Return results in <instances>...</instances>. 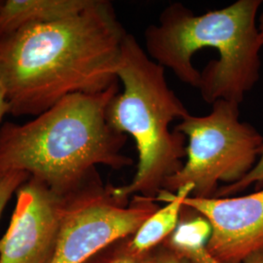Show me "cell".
<instances>
[{"instance_id":"18","label":"cell","mask_w":263,"mask_h":263,"mask_svg":"<svg viewBox=\"0 0 263 263\" xmlns=\"http://www.w3.org/2000/svg\"><path fill=\"white\" fill-rule=\"evenodd\" d=\"M258 30H259V41L263 47V11L259 16V22H258Z\"/></svg>"},{"instance_id":"8","label":"cell","mask_w":263,"mask_h":263,"mask_svg":"<svg viewBox=\"0 0 263 263\" xmlns=\"http://www.w3.org/2000/svg\"><path fill=\"white\" fill-rule=\"evenodd\" d=\"M183 204L206 217L212 234L206 250L221 263H243L263 249V189L245 196L196 198Z\"/></svg>"},{"instance_id":"9","label":"cell","mask_w":263,"mask_h":263,"mask_svg":"<svg viewBox=\"0 0 263 263\" xmlns=\"http://www.w3.org/2000/svg\"><path fill=\"white\" fill-rule=\"evenodd\" d=\"M91 0H7L0 7V36L28 26L66 19L82 11Z\"/></svg>"},{"instance_id":"14","label":"cell","mask_w":263,"mask_h":263,"mask_svg":"<svg viewBox=\"0 0 263 263\" xmlns=\"http://www.w3.org/2000/svg\"><path fill=\"white\" fill-rule=\"evenodd\" d=\"M28 179V174L23 172L10 173L0 178V218L11 198Z\"/></svg>"},{"instance_id":"3","label":"cell","mask_w":263,"mask_h":263,"mask_svg":"<svg viewBox=\"0 0 263 263\" xmlns=\"http://www.w3.org/2000/svg\"><path fill=\"white\" fill-rule=\"evenodd\" d=\"M118 83L98 93L67 96L24 124L0 129V178L23 172L66 196L104 165L120 170L133 165L123 153L127 136L114 130L107 107Z\"/></svg>"},{"instance_id":"2","label":"cell","mask_w":263,"mask_h":263,"mask_svg":"<svg viewBox=\"0 0 263 263\" xmlns=\"http://www.w3.org/2000/svg\"><path fill=\"white\" fill-rule=\"evenodd\" d=\"M260 0H239L222 9L195 15L173 3L158 25L145 29V51L183 83L197 88L208 104H239L260 77Z\"/></svg>"},{"instance_id":"11","label":"cell","mask_w":263,"mask_h":263,"mask_svg":"<svg viewBox=\"0 0 263 263\" xmlns=\"http://www.w3.org/2000/svg\"><path fill=\"white\" fill-rule=\"evenodd\" d=\"M211 234L207 218L184 205L178 226L165 242L179 253H186L206 248Z\"/></svg>"},{"instance_id":"16","label":"cell","mask_w":263,"mask_h":263,"mask_svg":"<svg viewBox=\"0 0 263 263\" xmlns=\"http://www.w3.org/2000/svg\"><path fill=\"white\" fill-rule=\"evenodd\" d=\"M180 254H184L195 263H221L209 254L206 248ZM243 263H263V249L248 256Z\"/></svg>"},{"instance_id":"19","label":"cell","mask_w":263,"mask_h":263,"mask_svg":"<svg viewBox=\"0 0 263 263\" xmlns=\"http://www.w3.org/2000/svg\"><path fill=\"white\" fill-rule=\"evenodd\" d=\"M1 4H2V1H0V7H1Z\"/></svg>"},{"instance_id":"4","label":"cell","mask_w":263,"mask_h":263,"mask_svg":"<svg viewBox=\"0 0 263 263\" xmlns=\"http://www.w3.org/2000/svg\"><path fill=\"white\" fill-rule=\"evenodd\" d=\"M117 79L123 91L108 104L107 120L114 130L134 139L139 161L131 181L115 189L122 197L155 199L165 181L184 163L186 139L171 132L170 125L189 112L170 88L165 68L128 32L123 40Z\"/></svg>"},{"instance_id":"12","label":"cell","mask_w":263,"mask_h":263,"mask_svg":"<svg viewBox=\"0 0 263 263\" xmlns=\"http://www.w3.org/2000/svg\"><path fill=\"white\" fill-rule=\"evenodd\" d=\"M147 255L136 254L128 236L107 245L83 263H147Z\"/></svg>"},{"instance_id":"5","label":"cell","mask_w":263,"mask_h":263,"mask_svg":"<svg viewBox=\"0 0 263 263\" xmlns=\"http://www.w3.org/2000/svg\"><path fill=\"white\" fill-rule=\"evenodd\" d=\"M175 131L187 139L186 159L167 179L162 191L176 193L188 184L191 196L214 198L219 183H235L254 169L263 151V136L240 120L239 104L218 100L205 116L190 113Z\"/></svg>"},{"instance_id":"1","label":"cell","mask_w":263,"mask_h":263,"mask_svg":"<svg viewBox=\"0 0 263 263\" xmlns=\"http://www.w3.org/2000/svg\"><path fill=\"white\" fill-rule=\"evenodd\" d=\"M126 34L109 2L91 0L66 19L0 36V81L10 113L37 116L69 95L117 83Z\"/></svg>"},{"instance_id":"6","label":"cell","mask_w":263,"mask_h":263,"mask_svg":"<svg viewBox=\"0 0 263 263\" xmlns=\"http://www.w3.org/2000/svg\"><path fill=\"white\" fill-rule=\"evenodd\" d=\"M151 198L122 197L98 172L64 196L56 253L52 263H83L114 241L131 236L158 209Z\"/></svg>"},{"instance_id":"13","label":"cell","mask_w":263,"mask_h":263,"mask_svg":"<svg viewBox=\"0 0 263 263\" xmlns=\"http://www.w3.org/2000/svg\"><path fill=\"white\" fill-rule=\"evenodd\" d=\"M254 184H263V151L254 169L235 183L220 185L214 198L232 197L233 195L244 191Z\"/></svg>"},{"instance_id":"15","label":"cell","mask_w":263,"mask_h":263,"mask_svg":"<svg viewBox=\"0 0 263 263\" xmlns=\"http://www.w3.org/2000/svg\"><path fill=\"white\" fill-rule=\"evenodd\" d=\"M147 263H195L166 242L157 246L147 255Z\"/></svg>"},{"instance_id":"17","label":"cell","mask_w":263,"mask_h":263,"mask_svg":"<svg viewBox=\"0 0 263 263\" xmlns=\"http://www.w3.org/2000/svg\"><path fill=\"white\" fill-rule=\"evenodd\" d=\"M7 113H10L9 104L7 101L5 89L0 81V121Z\"/></svg>"},{"instance_id":"10","label":"cell","mask_w":263,"mask_h":263,"mask_svg":"<svg viewBox=\"0 0 263 263\" xmlns=\"http://www.w3.org/2000/svg\"><path fill=\"white\" fill-rule=\"evenodd\" d=\"M192 191L193 186L188 184L179 188L176 193L160 192L154 200L157 203L165 202L166 205L159 208L133 235L129 236L130 247L136 254L144 255L151 253L172 235L179 223L184 206L183 200L190 196Z\"/></svg>"},{"instance_id":"7","label":"cell","mask_w":263,"mask_h":263,"mask_svg":"<svg viewBox=\"0 0 263 263\" xmlns=\"http://www.w3.org/2000/svg\"><path fill=\"white\" fill-rule=\"evenodd\" d=\"M64 196L34 179L16 192L9 226L0 238V263H52Z\"/></svg>"}]
</instances>
